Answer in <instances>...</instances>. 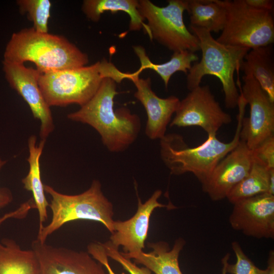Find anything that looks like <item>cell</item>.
I'll use <instances>...</instances> for the list:
<instances>
[{"label":"cell","mask_w":274,"mask_h":274,"mask_svg":"<svg viewBox=\"0 0 274 274\" xmlns=\"http://www.w3.org/2000/svg\"><path fill=\"white\" fill-rule=\"evenodd\" d=\"M116 84L111 78H105L94 95L79 110L67 116L72 121L93 127L112 152L127 149L137 139L141 127L140 117L128 109L114 110Z\"/></svg>","instance_id":"obj_1"},{"label":"cell","mask_w":274,"mask_h":274,"mask_svg":"<svg viewBox=\"0 0 274 274\" xmlns=\"http://www.w3.org/2000/svg\"><path fill=\"white\" fill-rule=\"evenodd\" d=\"M4 60L20 64L30 61L45 73L85 66L89 58L63 36L39 32L31 27L12 34Z\"/></svg>","instance_id":"obj_2"},{"label":"cell","mask_w":274,"mask_h":274,"mask_svg":"<svg viewBox=\"0 0 274 274\" xmlns=\"http://www.w3.org/2000/svg\"><path fill=\"white\" fill-rule=\"evenodd\" d=\"M131 75L104 58L89 66L41 73L39 85L49 107L72 104L81 107L94 95L105 78L120 83L130 80Z\"/></svg>","instance_id":"obj_3"},{"label":"cell","mask_w":274,"mask_h":274,"mask_svg":"<svg viewBox=\"0 0 274 274\" xmlns=\"http://www.w3.org/2000/svg\"><path fill=\"white\" fill-rule=\"evenodd\" d=\"M246 106L243 102L237 105V126L233 138L229 142H223L217 139L216 134H211L200 145L190 148L182 136L166 134L160 140V156L170 173L181 175L190 173L201 184L204 183L220 161L238 144Z\"/></svg>","instance_id":"obj_4"},{"label":"cell","mask_w":274,"mask_h":274,"mask_svg":"<svg viewBox=\"0 0 274 274\" xmlns=\"http://www.w3.org/2000/svg\"><path fill=\"white\" fill-rule=\"evenodd\" d=\"M190 31L198 38L201 58L192 65L187 74V87L189 91L200 85L206 75L216 77L220 81L226 108L237 107L239 94L234 79L240 70L246 54L250 50L245 47L228 46L218 42L207 30L190 26Z\"/></svg>","instance_id":"obj_5"},{"label":"cell","mask_w":274,"mask_h":274,"mask_svg":"<svg viewBox=\"0 0 274 274\" xmlns=\"http://www.w3.org/2000/svg\"><path fill=\"white\" fill-rule=\"evenodd\" d=\"M44 188L51 198L49 207L52 216L47 225L39 228L38 241L46 243L48 237L63 225L78 220L99 222L113 233V204L103 194L99 181L93 180L87 190L76 195L61 193L46 184Z\"/></svg>","instance_id":"obj_6"},{"label":"cell","mask_w":274,"mask_h":274,"mask_svg":"<svg viewBox=\"0 0 274 274\" xmlns=\"http://www.w3.org/2000/svg\"><path fill=\"white\" fill-rule=\"evenodd\" d=\"M226 10L224 28L216 40L224 45L250 49L274 42L273 11L259 10L245 0L222 1Z\"/></svg>","instance_id":"obj_7"},{"label":"cell","mask_w":274,"mask_h":274,"mask_svg":"<svg viewBox=\"0 0 274 274\" xmlns=\"http://www.w3.org/2000/svg\"><path fill=\"white\" fill-rule=\"evenodd\" d=\"M159 7L149 0L139 1L138 9L146 23L152 37L170 51L200 50L198 38L186 26L183 14L187 9V1L169 0Z\"/></svg>","instance_id":"obj_8"},{"label":"cell","mask_w":274,"mask_h":274,"mask_svg":"<svg viewBox=\"0 0 274 274\" xmlns=\"http://www.w3.org/2000/svg\"><path fill=\"white\" fill-rule=\"evenodd\" d=\"M232 121L231 115L223 110L210 87L199 85L180 100L169 126H198L211 135L216 134L222 126Z\"/></svg>","instance_id":"obj_9"},{"label":"cell","mask_w":274,"mask_h":274,"mask_svg":"<svg viewBox=\"0 0 274 274\" xmlns=\"http://www.w3.org/2000/svg\"><path fill=\"white\" fill-rule=\"evenodd\" d=\"M239 94L250 106L249 117H244L240 140L253 150L274 134V101L251 75H244Z\"/></svg>","instance_id":"obj_10"},{"label":"cell","mask_w":274,"mask_h":274,"mask_svg":"<svg viewBox=\"0 0 274 274\" xmlns=\"http://www.w3.org/2000/svg\"><path fill=\"white\" fill-rule=\"evenodd\" d=\"M5 78L28 105L36 119L40 121L41 140L46 139L54 129L50 107L46 102L39 85L41 74L36 68L28 67L24 64L3 61Z\"/></svg>","instance_id":"obj_11"},{"label":"cell","mask_w":274,"mask_h":274,"mask_svg":"<svg viewBox=\"0 0 274 274\" xmlns=\"http://www.w3.org/2000/svg\"><path fill=\"white\" fill-rule=\"evenodd\" d=\"M38 261L37 274H108L88 252L53 246L37 239L31 244Z\"/></svg>","instance_id":"obj_12"},{"label":"cell","mask_w":274,"mask_h":274,"mask_svg":"<svg viewBox=\"0 0 274 274\" xmlns=\"http://www.w3.org/2000/svg\"><path fill=\"white\" fill-rule=\"evenodd\" d=\"M229 222L245 235L273 239L274 195L265 193L235 202Z\"/></svg>","instance_id":"obj_13"},{"label":"cell","mask_w":274,"mask_h":274,"mask_svg":"<svg viewBox=\"0 0 274 274\" xmlns=\"http://www.w3.org/2000/svg\"><path fill=\"white\" fill-rule=\"evenodd\" d=\"M253 162L252 150L240 140L237 145L217 164L202 191L213 201L226 198L231 189L249 174Z\"/></svg>","instance_id":"obj_14"},{"label":"cell","mask_w":274,"mask_h":274,"mask_svg":"<svg viewBox=\"0 0 274 274\" xmlns=\"http://www.w3.org/2000/svg\"><path fill=\"white\" fill-rule=\"evenodd\" d=\"M130 80L136 89L134 96L144 106L147 114L146 135L151 140L162 139L180 100L174 95L164 98L158 97L152 90L150 78H140L134 72L131 73Z\"/></svg>","instance_id":"obj_15"},{"label":"cell","mask_w":274,"mask_h":274,"mask_svg":"<svg viewBox=\"0 0 274 274\" xmlns=\"http://www.w3.org/2000/svg\"><path fill=\"white\" fill-rule=\"evenodd\" d=\"M161 194V190H156L144 203L138 198V210L133 216L124 221H114V232L110 240L113 246L117 248L122 246L125 253L143 251L152 212L157 208L168 206L158 201Z\"/></svg>","instance_id":"obj_16"},{"label":"cell","mask_w":274,"mask_h":274,"mask_svg":"<svg viewBox=\"0 0 274 274\" xmlns=\"http://www.w3.org/2000/svg\"><path fill=\"white\" fill-rule=\"evenodd\" d=\"M185 244L183 239L178 238L171 250L167 243L159 242L148 244L152 249L149 253H121L126 258L133 259L135 263L144 265L155 274H182L178 259Z\"/></svg>","instance_id":"obj_17"},{"label":"cell","mask_w":274,"mask_h":274,"mask_svg":"<svg viewBox=\"0 0 274 274\" xmlns=\"http://www.w3.org/2000/svg\"><path fill=\"white\" fill-rule=\"evenodd\" d=\"M41 140L37 144V137L32 135L28 140L29 155L27 161L29 164L27 175L22 180L24 188L32 194L33 208L37 209L39 217V227L44 226L48 219L47 208L49 203L45 196L44 186L41 176L40 158L45 143Z\"/></svg>","instance_id":"obj_18"},{"label":"cell","mask_w":274,"mask_h":274,"mask_svg":"<svg viewBox=\"0 0 274 274\" xmlns=\"http://www.w3.org/2000/svg\"><path fill=\"white\" fill-rule=\"evenodd\" d=\"M274 51L272 44L250 49L246 54L240 70L252 75L274 101Z\"/></svg>","instance_id":"obj_19"},{"label":"cell","mask_w":274,"mask_h":274,"mask_svg":"<svg viewBox=\"0 0 274 274\" xmlns=\"http://www.w3.org/2000/svg\"><path fill=\"white\" fill-rule=\"evenodd\" d=\"M265 193L274 195V168H268L253 157L249 174L231 189L226 198L233 204L238 200Z\"/></svg>","instance_id":"obj_20"},{"label":"cell","mask_w":274,"mask_h":274,"mask_svg":"<svg viewBox=\"0 0 274 274\" xmlns=\"http://www.w3.org/2000/svg\"><path fill=\"white\" fill-rule=\"evenodd\" d=\"M138 4L139 1L136 0H84L82 10L88 19L95 22L99 20L105 12H124L130 18L129 30L139 31L143 28L152 40L149 29L138 9Z\"/></svg>","instance_id":"obj_21"},{"label":"cell","mask_w":274,"mask_h":274,"mask_svg":"<svg viewBox=\"0 0 274 274\" xmlns=\"http://www.w3.org/2000/svg\"><path fill=\"white\" fill-rule=\"evenodd\" d=\"M38 261L31 249H22L9 238L0 239V274H37Z\"/></svg>","instance_id":"obj_22"},{"label":"cell","mask_w":274,"mask_h":274,"mask_svg":"<svg viewBox=\"0 0 274 274\" xmlns=\"http://www.w3.org/2000/svg\"><path fill=\"white\" fill-rule=\"evenodd\" d=\"M133 49L141 64L139 69L135 73L140 75L144 70H153L162 79L166 88L174 74L182 72L187 74L191 67L192 63L197 62L199 59L195 52L184 50L174 52L170 59L167 62L160 64L154 63L151 61L143 47L134 46Z\"/></svg>","instance_id":"obj_23"},{"label":"cell","mask_w":274,"mask_h":274,"mask_svg":"<svg viewBox=\"0 0 274 274\" xmlns=\"http://www.w3.org/2000/svg\"><path fill=\"white\" fill-rule=\"evenodd\" d=\"M187 11L190 15V26L204 29L211 33L218 32L224 27L226 10L222 1L189 0Z\"/></svg>","instance_id":"obj_24"},{"label":"cell","mask_w":274,"mask_h":274,"mask_svg":"<svg viewBox=\"0 0 274 274\" xmlns=\"http://www.w3.org/2000/svg\"><path fill=\"white\" fill-rule=\"evenodd\" d=\"M16 3L22 14L27 15L37 31L48 32V21L52 3L49 0H18Z\"/></svg>","instance_id":"obj_25"},{"label":"cell","mask_w":274,"mask_h":274,"mask_svg":"<svg viewBox=\"0 0 274 274\" xmlns=\"http://www.w3.org/2000/svg\"><path fill=\"white\" fill-rule=\"evenodd\" d=\"M231 248L234 253L236 261L235 264H226V269L230 274H268V267L261 269L256 266L253 261L245 254L239 244L236 241L231 243Z\"/></svg>","instance_id":"obj_26"},{"label":"cell","mask_w":274,"mask_h":274,"mask_svg":"<svg viewBox=\"0 0 274 274\" xmlns=\"http://www.w3.org/2000/svg\"><path fill=\"white\" fill-rule=\"evenodd\" d=\"M108 257L120 263L130 274H151L147 267H140L132 263L129 259L124 257L118 251V248L113 246L110 241L101 243Z\"/></svg>","instance_id":"obj_27"},{"label":"cell","mask_w":274,"mask_h":274,"mask_svg":"<svg viewBox=\"0 0 274 274\" xmlns=\"http://www.w3.org/2000/svg\"><path fill=\"white\" fill-rule=\"evenodd\" d=\"M253 157L269 169L274 168V134L252 150Z\"/></svg>","instance_id":"obj_28"},{"label":"cell","mask_w":274,"mask_h":274,"mask_svg":"<svg viewBox=\"0 0 274 274\" xmlns=\"http://www.w3.org/2000/svg\"><path fill=\"white\" fill-rule=\"evenodd\" d=\"M88 253L105 267L108 274H116L111 267L108 256L101 243H91L88 246Z\"/></svg>","instance_id":"obj_29"},{"label":"cell","mask_w":274,"mask_h":274,"mask_svg":"<svg viewBox=\"0 0 274 274\" xmlns=\"http://www.w3.org/2000/svg\"><path fill=\"white\" fill-rule=\"evenodd\" d=\"M6 162V160L0 157V172ZM13 199V196L10 189L7 187L0 188V210L11 203Z\"/></svg>","instance_id":"obj_30"},{"label":"cell","mask_w":274,"mask_h":274,"mask_svg":"<svg viewBox=\"0 0 274 274\" xmlns=\"http://www.w3.org/2000/svg\"><path fill=\"white\" fill-rule=\"evenodd\" d=\"M246 3L254 8L273 11L274 2L271 0H245Z\"/></svg>","instance_id":"obj_31"},{"label":"cell","mask_w":274,"mask_h":274,"mask_svg":"<svg viewBox=\"0 0 274 274\" xmlns=\"http://www.w3.org/2000/svg\"><path fill=\"white\" fill-rule=\"evenodd\" d=\"M267 267L269 268L268 274H274V252L271 251L268 254Z\"/></svg>","instance_id":"obj_32"},{"label":"cell","mask_w":274,"mask_h":274,"mask_svg":"<svg viewBox=\"0 0 274 274\" xmlns=\"http://www.w3.org/2000/svg\"><path fill=\"white\" fill-rule=\"evenodd\" d=\"M229 256H230V254L229 253H227L221 260V262L223 265L222 270V274H227V272L226 269V267L227 263L228 262Z\"/></svg>","instance_id":"obj_33"}]
</instances>
